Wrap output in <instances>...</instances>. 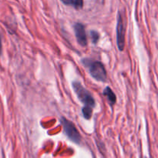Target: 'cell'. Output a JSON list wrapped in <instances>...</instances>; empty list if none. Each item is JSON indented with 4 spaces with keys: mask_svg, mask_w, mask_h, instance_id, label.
Listing matches in <instances>:
<instances>
[{
    "mask_svg": "<svg viewBox=\"0 0 158 158\" xmlns=\"http://www.w3.org/2000/svg\"><path fill=\"white\" fill-rule=\"evenodd\" d=\"M82 63L89 69L91 77L99 82H106L107 80L106 71L103 63L100 61H92L88 59H83Z\"/></svg>",
    "mask_w": 158,
    "mask_h": 158,
    "instance_id": "obj_1",
    "label": "cell"
},
{
    "mask_svg": "<svg viewBox=\"0 0 158 158\" xmlns=\"http://www.w3.org/2000/svg\"><path fill=\"white\" fill-rule=\"evenodd\" d=\"M72 86L74 92L76 93L77 97L82 103H83L85 106H91L92 108H94L96 106L94 98L92 97L90 93L84 86H82L80 82H73Z\"/></svg>",
    "mask_w": 158,
    "mask_h": 158,
    "instance_id": "obj_2",
    "label": "cell"
},
{
    "mask_svg": "<svg viewBox=\"0 0 158 158\" xmlns=\"http://www.w3.org/2000/svg\"><path fill=\"white\" fill-rule=\"evenodd\" d=\"M60 122H61V124L63 126L65 134L69 137V140H72L73 143L80 144L81 143V135L74 125V123L65 117H61Z\"/></svg>",
    "mask_w": 158,
    "mask_h": 158,
    "instance_id": "obj_3",
    "label": "cell"
},
{
    "mask_svg": "<svg viewBox=\"0 0 158 158\" xmlns=\"http://www.w3.org/2000/svg\"><path fill=\"white\" fill-rule=\"evenodd\" d=\"M117 41L119 50L123 51L124 49L125 46V29L123 26V19H122L120 13H119L118 19H117Z\"/></svg>",
    "mask_w": 158,
    "mask_h": 158,
    "instance_id": "obj_4",
    "label": "cell"
},
{
    "mask_svg": "<svg viewBox=\"0 0 158 158\" xmlns=\"http://www.w3.org/2000/svg\"><path fill=\"white\" fill-rule=\"evenodd\" d=\"M74 32H75L76 38L77 43L83 47H85L87 45V37H86L85 27L83 24L77 23L74 25Z\"/></svg>",
    "mask_w": 158,
    "mask_h": 158,
    "instance_id": "obj_5",
    "label": "cell"
},
{
    "mask_svg": "<svg viewBox=\"0 0 158 158\" xmlns=\"http://www.w3.org/2000/svg\"><path fill=\"white\" fill-rule=\"evenodd\" d=\"M103 94L107 98L108 101H109L110 104L111 106L115 104L116 102H117V97H116L115 94H114V93L113 92L112 89H110V87L107 86V87L105 88V89L103 90Z\"/></svg>",
    "mask_w": 158,
    "mask_h": 158,
    "instance_id": "obj_6",
    "label": "cell"
},
{
    "mask_svg": "<svg viewBox=\"0 0 158 158\" xmlns=\"http://www.w3.org/2000/svg\"><path fill=\"white\" fill-rule=\"evenodd\" d=\"M82 113H83V117H84L86 120H89L92 117L93 114V108L91 106H85L83 107L82 110Z\"/></svg>",
    "mask_w": 158,
    "mask_h": 158,
    "instance_id": "obj_7",
    "label": "cell"
},
{
    "mask_svg": "<svg viewBox=\"0 0 158 158\" xmlns=\"http://www.w3.org/2000/svg\"><path fill=\"white\" fill-rule=\"evenodd\" d=\"M89 34H90L91 40H92L93 43L96 44V43L98 42L99 39H100V35H99L98 32H97V31L95 30H91Z\"/></svg>",
    "mask_w": 158,
    "mask_h": 158,
    "instance_id": "obj_8",
    "label": "cell"
},
{
    "mask_svg": "<svg viewBox=\"0 0 158 158\" xmlns=\"http://www.w3.org/2000/svg\"><path fill=\"white\" fill-rule=\"evenodd\" d=\"M72 6L77 9H80L83 8V0H71Z\"/></svg>",
    "mask_w": 158,
    "mask_h": 158,
    "instance_id": "obj_9",
    "label": "cell"
},
{
    "mask_svg": "<svg viewBox=\"0 0 158 158\" xmlns=\"http://www.w3.org/2000/svg\"><path fill=\"white\" fill-rule=\"evenodd\" d=\"M62 2H63V3H64L65 5H67V6H69V5H71L72 6V2H71V0H61Z\"/></svg>",
    "mask_w": 158,
    "mask_h": 158,
    "instance_id": "obj_10",
    "label": "cell"
},
{
    "mask_svg": "<svg viewBox=\"0 0 158 158\" xmlns=\"http://www.w3.org/2000/svg\"><path fill=\"white\" fill-rule=\"evenodd\" d=\"M1 40H0V51H1Z\"/></svg>",
    "mask_w": 158,
    "mask_h": 158,
    "instance_id": "obj_11",
    "label": "cell"
}]
</instances>
